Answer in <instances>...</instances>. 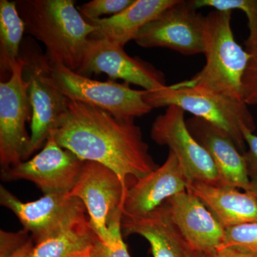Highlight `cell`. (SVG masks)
Segmentation results:
<instances>
[{
	"mask_svg": "<svg viewBox=\"0 0 257 257\" xmlns=\"http://www.w3.org/2000/svg\"><path fill=\"white\" fill-rule=\"evenodd\" d=\"M51 134L80 160L114 171L126 189L128 177L135 182L160 167L135 119H119L96 106L69 100L68 110Z\"/></svg>",
	"mask_w": 257,
	"mask_h": 257,
	"instance_id": "obj_1",
	"label": "cell"
},
{
	"mask_svg": "<svg viewBox=\"0 0 257 257\" xmlns=\"http://www.w3.org/2000/svg\"><path fill=\"white\" fill-rule=\"evenodd\" d=\"M25 33L42 42L51 63L63 64L77 72L89 37L96 30L75 8L73 0H18Z\"/></svg>",
	"mask_w": 257,
	"mask_h": 257,
	"instance_id": "obj_2",
	"label": "cell"
},
{
	"mask_svg": "<svg viewBox=\"0 0 257 257\" xmlns=\"http://www.w3.org/2000/svg\"><path fill=\"white\" fill-rule=\"evenodd\" d=\"M231 12L213 10L204 18V54L206 63L192 78L177 83L197 87L243 101L242 79L251 55L235 40Z\"/></svg>",
	"mask_w": 257,
	"mask_h": 257,
	"instance_id": "obj_3",
	"label": "cell"
},
{
	"mask_svg": "<svg viewBox=\"0 0 257 257\" xmlns=\"http://www.w3.org/2000/svg\"><path fill=\"white\" fill-rule=\"evenodd\" d=\"M147 104L152 108L176 106L196 117L205 120L228 135L241 153L246 143L242 131L256 128L247 104L197 87H181L177 84L147 91Z\"/></svg>",
	"mask_w": 257,
	"mask_h": 257,
	"instance_id": "obj_4",
	"label": "cell"
},
{
	"mask_svg": "<svg viewBox=\"0 0 257 257\" xmlns=\"http://www.w3.org/2000/svg\"><path fill=\"white\" fill-rule=\"evenodd\" d=\"M47 62L51 84L69 100L96 106L121 119L141 117L153 109L145 100V89H134L128 83L111 79L105 82L94 80L63 64Z\"/></svg>",
	"mask_w": 257,
	"mask_h": 257,
	"instance_id": "obj_5",
	"label": "cell"
},
{
	"mask_svg": "<svg viewBox=\"0 0 257 257\" xmlns=\"http://www.w3.org/2000/svg\"><path fill=\"white\" fill-rule=\"evenodd\" d=\"M20 57L24 60L23 77L28 84L33 112L29 158L41 148L51 133L60 124L68 110L69 99L51 84L47 57L32 37L24 39Z\"/></svg>",
	"mask_w": 257,
	"mask_h": 257,
	"instance_id": "obj_6",
	"label": "cell"
},
{
	"mask_svg": "<svg viewBox=\"0 0 257 257\" xmlns=\"http://www.w3.org/2000/svg\"><path fill=\"white\" fill-rule=\"evenodd\" d=\"M21 57L11 77L0 82V165L2 170L28 160L31 137L26 124H31L32 108L28 84L24 80Z\"/></svg>",
	"mask_w": 257,
	"mask_h": 257,
	"instance_id": "obj_7",
	"label": "cell"
},
{
	"mask_svg": "<svg viewBox=\"0 0 257 257\" xmlns=\"http://www.w3.org/2000/svg\"><path fill=\"white\" fill-rule=\"evenodd\" d=\"M0 204L14 213L35 243L87 220L82 201L69 193L47 194L36 201L23 202L1 186Z\"/></svg>",
	"mask_w": 257,
	"mask_h": 257,
	"instance_id": "obj_8",
	"label": "cell"
},
{
	"mask_svg": "<svg viewBox=\"0 0 257 257\" xmlns=\"http://www.w3.org/2000/svg\"><path fill=\"white\" fill-rule=\"evenodd\" d=\"M204 18L193 0H177L145 25L135 41L145 48L162 47L186 56L203 54Z\"/></svg>",
	"mask_w": 257,
	"mask_h": 257,
	"instance_id": "obj_9",
	"label": "cell"
},
{
	"mask_svg": "<svg viewBox=\"0 0 257 257\" xmlns=\"http://www.w3.org/2000/svg\"><path fill=\"white\" fill-rule=\"evenodd\" d=\"M184 113L178 106L167 107L152 125V140L160 146L169 147L175 154L189 183L201 182L222 185L214 161L187 127Z\"/></svg>",
	"mask_w": 257,
	"mask_h": 257,
	"instance_id": "obj_10",
	"label": "cell"
},
{
	"mask_svg": "<svg viewBox=\"0 0 257 257\" xmlns=\"http://www.w3.org/2000/svg\"><path fill=\"white\" fill-rule=\"evenodd\" d=\"M126 191L114 171L87 161L69 194L82 201L89 214L91 229L106 244L109 240V223L118 211L122 210Z\"/></svg>",
	"mask_w": 257,
	"mask_h": 257,
	"instance_id": "obj_11",
	"label": "cell"
},
{
	"mask_svg": "<svg viewBox=\"0 0 257 257\" xmlns=\"http://www.w3.org/2000/svg\"><path fill=\"white\" fill-rule=\"evenodd\" d=\"M84 162L73 152L61 147L50 134L41 152L31 160L2 170L1 179L4 182L30 181L45 194L69 193Z\"/></svg>",
	"mask_w": 257,
	"mask_h": 257,
	"instance_id": "obj_12",
	"label": "cell"
},
{
	"mask_svg": "<svg viewBox=\"0 0 257 257\" xmlns=\"http://www.w3.org/2000/svg\"><path fill=\"white\" fill-rule=\"evenodd\" d=\"M77 74L84 77L104 73L111 79L153 91L165 87V74L149 62L130 57L124 47L103 39H89Z\"/></svg>",
	"mask_w": 257,
	"mask_h": 257,
	"instance_id": "obj_13",
	"label": "cell"
},
{
	"mask_svg": "<svg viewBox=\"0 0 257 257\" xmlns=\"http://www.w3.org/2000/svg\"><path fill=\"white\" fill-rule=\"evenodd\" d=\"M165 203L189 247L209 255L220 248L226 229L199 198L186 190Z\"/></svg>",
	"mask_w": 257,
	"mask_h": 257,
	"instance_id": "obj_14",
	"label": "cell"
},
{
	"mask_svg": "<svg viewBox=\"0 0 257 257\" xmlns=\"http://www.w3.org/2000/svg\"><path fill=\"white\" fill-rule=\"evenodd\" d=\"M188 184L177 157L170 151L163 165L128 187L122 204L123 215H145L187 190Z\"/></svg>",
	"mask_w": 257,
	"mask_h": 257,
	"instance_id": "obj_15",
	"label": "cell"
},
{
	"mask_svg": "<svg viewBox=\"0 0 257 257\" xmlns=\"http://www.w3.org/2000/svg\"><path fill=\"white\" fill-rule=\"evenodd\" d=\"M187 127L196 140L208 152L215 164L221 184L246 191L249 172L243 154L224 132L205 120L193 116Z\"/></svg>",
	"mask_w": 257,
	"mask_h": 257,
	"instance_id": "obj_16",
	"label": "cell"
},
{
	"mask_svg": "<svg viewBox=\"0 0 257 257\" xmlns=\"http://www.w3.org/2000/svg\"><path fill=\"white\" fill-rule=\"evenodd\" d=\"M121 229L125 236L138 234L147 239L154 257H187L190 248L172 220L165 202L145 215H123Z\"/></svg>",
	"mask_w": 257,
	"mask_h": 257,
	"instance_id": "obj_17",
	"label": "cell"
},
{
	"mask_svg": "<svg viewBox=\"0 0 257 257\" xmlns=\"http://www.w3.org/2000/svg\"><path fill=\"white\" fill-rule=\"evenodd\" d=\"M187 191L199 198L225 229L257 222V199L251 193L201 182H190Z\"/></svg>",
	"mask_w": 257,
	"mask_h": 257,
	"instance_id": "obj_18",
	"label": "cell"
},
{
	"mask_svg": "<svg viewBox=\"0 0 257 257\" xmlns=\"http://www.w3.org/2000/svg\"><path fill=\"white\" fill-rule=\"evenodd\" d=\"M177 0H134L121 13L99 20H84L96 30L89 39H103L124 47L135 37L145 25L161 13L175 4Z\"/></svg>",
	"mask_w": 257,
	"mask_h": 257,
	"instance_id": "obj_19",
	"label": "cell"
},
{
	"mask_svg": "<svg viewBox=\"0 0 257 257\" xmlns=\"http://www.w3.org/2000/svg\"><path fill=\"white\" fill-rule=\"evenodd\" d=\"M25 33V24L19 15L15 2L0 1V71L1 76L11 77L13 67L20 57Z\"/></svg>",
	"mask_w": 257,
	"mask_h": 257,
	"instance_id": "obj_20",
	"label": "cell"
},
{
	"mask_svg": "<svg viewBox=\"0 0 257 257\" xmlns=\"http://www.w3.org/2000/svg\"><path fill=\"white\" fill-rule=\"evenodd\" d=\"M94 236L87 219L35 243L27 257H70L90 246Z\"/></svg>",
	"mask_w": 257,
	"mask_h": 257,
	"instance_id": "obj_21",
	"label": "cell"
},
{
	"mask_svg": "<svg viewBox=\"0 0 257 257\" xmlns=\"http://www.w3.org/2000/svg\"><path fill=\"white\" fill-rule=\"evenodd\" d=\"M193 3L197 10L209 7L217 11H242L247 18L249 31L246 50L250 52L257 48V0H193Z\"/></svg>",
	"mask_w": 257,
	"mask_h": 257,
	"instance_id": "obj_22",
	"label": "cell"
},
{
	"mask_svg": "<svg viewBox=\"0 0 257 257\" xmlns=\"http://www.w3.org/2000/svg\"><path fill=\"white\" fill-rule=\"evenodd\" d=\"M122 210L118 211L109 224V240L107 243L101 242L94 236L90 246L91 257H131L123 239L121 219Z\"/></svg>",
	"mask_w": 257,
	"mask_h": 257,
	"instance_id": "obj_23",
	"label": "cell"
},
{
	"mask_svg": "<svg viewBox=\"0 0 257 257\" xmlns=\"http://www.w3.org/2000/svg\"><path fill=\"white\" fill-rule=\"evenodd\" d=\"M226 247L239 248L257 255V222L246 223L225 229L224 241L219 248Z\"/></svg>",
	"mask_w": 257,
	"mask_h": 257,
	"instance_id": "obj_24",
	"label": "cell"
},
{
	"mask_svg": "<svg viewBox=\"0 0 257 257\" xmlns=\"http://www.w3.org/2000/svg\"><path fill=\"white\" fill-rule=\"evenodd\" d=\"M34 244L26 230L18 232L0 231V257H27Z\"/></svg>",
	"mask_w": 257,
	"mask_h": 257,
	"instance_id": "obj_25",
	"label": "cell"
},
{
	"mask_svg": "<svg viewBox=\"0 0 257 257\" xmlns=\"http://www.w3.org/2000/svg\"><path fill=\"white\" fill-rule=\"evenodd\" d=\"M134 0H92L78 7L79 13L85 20H99L103 15L118 14L128 8Z\"/></svg>",
	"mask_w": 257,
	"mask_h": 257,
	"instance_id": "obj_26",
	"label": "cell"
},
{
	"mask_svg": "<svg viewBox=\"0 0 257 257\" xmlns=\"http://www.w3.org/2000/svg\"><path fill=\"white\" fill-rule=\"evenodd\" d=\"M251 55L242 79V98L247 105H257V48Z\"/></svg>",
	"mask_w": 257,
	"mask_h": 257,
	"instance_id": "obj_27",
	"label": "cell"
},
{
	"mask_svg": "<svg viewBox=\"0 0 257 257\" xmlns=\"http://www.w3.org/2000/svg\"><path fill=\"white\" fill-rule=\"evenodd\" d=\"M242 134L248 147V151L243 153V156L247 162L248 172H253L257 170V136L248 128L243 130Z\"/></svg>",
	"mask_w": 257,
	"mask_h": 257,
	"instance_id": "obj_28",
	"label": "cell"
},
{
	"mask_svg": "<svg viewBox=\"0 0 257 257\" xmlns=\"http://www.w3.org/2000/svg\"><path fill=\"white\" fill-rule=\"evenodd\" d=\"M212 257H257V255L246 252L239 248L226 247L218 249Z\"/></svg>",
	"mask_w": 257,
	"mask_h": 257,
	"instance_id": "obj_29",
	"label": "cell"
},
{
	"mask_svg": "<svg viewBox=\"0 0 257 257\" xmlns=\"http://www.w3.org/2000/svg\"><path fill=\"white\" fill-rule=\"evenodd\" d=\"M249 185L245 192L251 193L257 199V170L249 172Z\"/></svg>",
	"mask_w": 257,
	"mask_h": 257,
	"instance_id": "obj_30",
	"label": "cell"
},
{
	"mask_svg": "<svg viewBox=\"0 0 257 257\" xmlns=\"http://www.w3.org/2000/svg\"><path fill=\"white\" fill-rule=\"evenodd\" d=\"M187 257H212V255H209L207 254V253L195 251V250L189 248L188 253H187Z\"/></svg>",
	"mask_w": 257,
	"mask_h": 257,
	"instance_id": "obj_31",
	"label": "cell"
},
{
	"mask_svg": "<svg viewBox=\"0 0 257 257\" xmlns=\"http://www.w3.org/2000/svg\"><path fill=\"white\" fill-rule=\"evenodd\" d=\"M70 257H91L90 248L89 246L85 249L81 250V251L72 253Z\"/></svg>",
	"mask_w": 257,
	"mask_h": 257,
	"instance_id": "obj_32",
	"label": "cell"
}]
</instances>
